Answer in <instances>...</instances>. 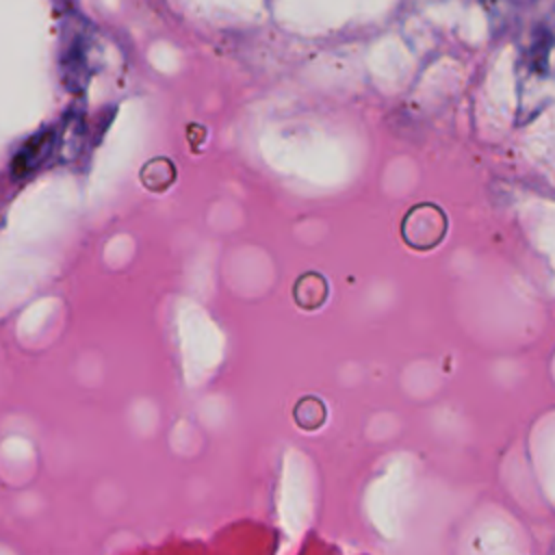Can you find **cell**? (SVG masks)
<instances>
[{"label":"cell","mask_w":555,"mask_h":555,"mask_svg":"<svg viewBox=\"0 0 555 555\" xmlns=\"http://www.w3.org/2000/svg\"><path fill=\"white\" fill-rule=\"evenodd\" d=\"M54 130L46 128L39 130L37 134H33L28 141H24V145L15 152L13 160H11V173L15 178H24L28 173H33L35 169H39L46 158L52 154L54 150Z\"/></svg>","instance_id":"cell-1"}]
</instances>
